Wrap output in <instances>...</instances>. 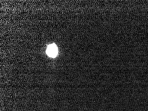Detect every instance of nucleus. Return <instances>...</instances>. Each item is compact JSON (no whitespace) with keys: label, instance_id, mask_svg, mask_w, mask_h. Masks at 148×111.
I'll return each instance as SVG.
<instances>
[{"label":"nucleus","instance_id":"f257e3e1","mask_svg":"<svg viewBox=\"0 0 148 111\" xmlns=\"http://www.w3.org/2000/svg\"><path fill=\"white\" fill-rule=\"evenodd\" d=\"M47 53L50 57H55L58 53V49L55 45H51L48 46Z\"/></svg>","mask_w":148,"mask_h":111}]
</instances>
